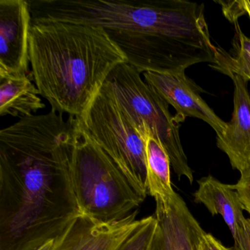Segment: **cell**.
Returning a JSON list of instances; mask_svg holds the SVG:
<instances>
[{
  "label": "cell",
  "mask_w": 250,
  "mask_h": 250,
  "mask_svg": "<svg viewBox=\"0 0 250 250\" xmlns=\"http://www.w3.org/2000/svg\"><path fill=\"white\" fill-rule=\"evenodd\" d=\"M77 118L89 137L112 158L130 181L147 193L144 135L131 124L106 82Z\"/></svg>",
  "instance_id": "cell-6"
},
{
  "label": "cell",
  "mask_w": 250,
  "mask_h": 250,
  "mask_svg": "<svg viewBox=\"0 0 250 250\" xmlns=\"http://www.w3.org/2000/svg\"><path fill=\"white\" fill-rule=\"evenodd\" d=\"M32 24L28 0H0V74L29 76Z\"/></svg>",
  "instance_id": "cell-8"
},
{
  "label": "cell",
  "mask_w": 250,
  "mask_h": 250,
  "mask_svg": "<svg viewBox=\"0 0 250 250\" xmlns=\"http://www.w3.org/2000/svg\"><path fill=\"white\" fill-rule=\"evenodd\" d=\"M233 239V250H250V219H243Z\"/></svg>",
  "instance_id": "cell-17"
},
{
  "label": "cell",
  "mask_w": 250,
  "mask_h": 250,
  "mask_svg": "<svg viewBox=\"0 0 250 250\" xmlns=\"http://www.w3.org/2000/svg\"><path fill=\"white\" fill-rule=\"evenodd\" d=\"M198 250H231L225 247L219 240L210 233L206 232L202 238Z\"/></svg>",
  "instance_id": "cell-20"
},
{
  "label": "cell",
  "mask_w": 250,
  "mask_h": 250,
  "mask_svg": "<svg viewBox=\"0 0 250 250\" xmlns=\"http://www.w3.org/2000/svg\"><path fill=\"white\" fill-rule=\"evenodd\" d=\"M39 95L28 75L0 74V116L22 119L35 115L45 107Z\"/></svg>",
  "instance_id": "cell-13"
},
{
  "label": "cell",
  "mask_w": 250,
  "mask_h": 250,
  "mask_svg": "<svg viewBox=\"0 0 250 250\" xmlns=\"http://www.w3.org/2000/svg\"><path fill=\"white\" fill-rule=\"evenodd\" d=\"M228 8V16L232 20H238V17L243 14H247L250 20V4L249 0H241V1H234L229 2Z\"/></svg>",
  "instance_id": "cell-19"
},
{
  "label": "cell",
  "mask_w": 250,
  "mask_h": 250,
  "mask_svg": "<svg viewBox=\"0 0 250 250\" xmlns=\"http://www.w3.org/2000/svg\"><path fill=\"white\" fill-rule=\"evenodd\" d=\"M232 22L235 29L233 46L236 56L232 58L223 49L217 47L216 63L213 68L226 75L237 74L250 81V38L243 33L238 20Z\"/></svg>",
  "instance_id": "cell-15"
},
{
  "label": "cell",
  "mask_w": 250,
  "mask_h": 250,
  "mask_svg": "<svg viewBox=\"0 0 250 250\" xmlns=\"http://www.w3.org/2000/svg\"><path fill=\"white\" fill-rule=\"evenodd\" d=\"M249 2H250V0H249Z\"/></svg>",
  "instance_id": "cell-22"
},
{
  "label": "cell",
  "mask_w": 250,
  "mask_h": 250,
  "mask_svg": "<svg viewBox=\"0 0 250 250\" xmlns=\"http://www.w3.org/2000/svg\"><path fill=\"white\" fill-rule=\"evenodd\" d=\"M157 221L154 216L140 219V223L115 250H151Z\"/></svg>",
  "instance_id": "cell-16"
},
{
  "label": "cell",
  "mask_w": 250,
  "mask_h": 250,
  "mask_svg": "<svg viewBox=\"0 0 250 250\" xmlns=\"http://www.w3.org/2000/svg\"><path fill=\"white\" fill-rule=\"evenodd\" d=\"M199 187L193 194L194 201L202 203L213 216L219 214L229 228L232 237L244 219V207L233 185H228L208 175L200 178Z\"/></svg>",
  "instance_id": "cell-12"
},
{
  "label": "cell",
  "mask_w": 250,
  "mask_h": 250,
  "mask_svg": "<svg viewBox=\"0 0 250 250\" xmlns=\"http://www.w3.org/2000/svg\"><path fill=\"white\" fill-rule=\"evenodd\" d=\"M31 77L52 110L79 117L126 58L102 27L60 21L32 23Z\"/></svg>",
  "instance_id": "cell-3"
},
{
  "label": "cell",
  "mask_w": 250,
  "mask_h": 250,
  "mask_svg": "<svg viewBox=\"0 0 250 250\" xmlns=\"http://www.w3.org/2000/svg\"><path fill=\"white\" fill-rule=\"evenodd\" d=\"M144 80L175 109V120L181 124L188 117L198 118L208 124L220 137L228 124L222 121L200 96L202 89L186 75L175 73H143Z\"/></svg>",
  "instance_id": "cell-7"
},
{
  "label": "cell",
  "mask_w": 250,
  "mask_h": 250,
  "mask_svg": "<svg viewBox=\"0 0 250 250\" xmlns=\"http://www.w3.org/2000/svg\"><path fill=\"white\" fill-rule=\"evenodd\" d=\"M54 241H55V239L47 241V242L45 243L43 245L41 246L35 250H51L54 244Z\"/></svg>",
  "instance_id": "cell-21"
},
{
  "label": "cell",
  "mask_w": 250,
  "mask_h": 250,
  "mask_svg": "<svg viewBox=\"0 0 250 250\" xmlns=\"http://www.w3.org/2000/svg\"><path fill=\"white\" fill-rule=\"evenodd\" d=\"M140 133L144 135L146 141L147 193L155 200H170L176 192L171 183L169 156L159 140L145 124Z\"/></svg>",
  "instance_id": "cell-14"
},
{
  "label": "cell",
  "mask_w": 250,
  "mask_h": 250,
  "mask_svg": "<svg viewBox=\"0 0 250 250\" xmlns=\"http://www.w3.org/2000/svg\"><path fill=\"white\" fill-rule=\"evenodd\" d=\"M77 119L71 181L80 211L98 223L119 222L142 204L147 193L130 181Z\"/></svg>",
  "instance_id": "cell-4"
},
{
  "label": "cell",
  "mask_w": 250,
  "mask_h": 250,
  "mask_svg": "<svg viewBox=\"0 0 250 250\" xmlns=\"http://www.w3.org/2000/svg\"><path fill=\"white\" fill-rule=\"evenodd\" d=\"M137 211L115 223H98L80 215L54 241L51 250H115L140 223Z\"/></svg>",
  "instance_id": "cell-10"
},
{
  "label": "cell",
  "mask_w": 250,
  "mask_h": 250,
  "mask_svg": "<svg viewBox=\"0 0 250 250\" xmlns=\"http://www.w3.org/2000/svg\"><path fill=\"white\" fill-rule=\"evenodd\" d=\"M155 200L157 226L151 250H198L206 232L181 196L176 193L170 200Z\"/></svg>",
  "instance_id": "cell-9"
},
{
  "label": "cell",
  "mask_w": 250,
  "mask_h": 250,
  "mask_svg": "<svg viewBox=\"0 0 250 250\" xmlns=\"http://www.w3.org/2000/svg\"><path fill=\"white\" fill-rule=\"evenodd\" d=\"M234 84L233 111L223 135L216 137L217 147L228 156L234 169L243 174L250 169V93L248 80L228 76Z\"/></svg>",
  "instance_id": "cell-11"
},
{
  "label": "cell",
  "mask_w": 250,
  "mask_h": 250,
  "mask_svg": "<svg viewBox=\"0 0 250 250\" xmlns=\"http://www.w3.org/2000/svg\"><path fill=\"white\" fill-rule=\"evenodd\" d=\"M32 23L99 26L141 73L216 63L204 5L184 0H28Z\"/></svg>",
  "instance_id": "cell-2"
},
{
  "label": "cell",
  "mask_w": 250,
  "mask_h": 250,
  "mask_svg": "<svg viewBox=\"0 0 250 250\" xmlns=\"http://www.w3.org/2000/svg\"><path fill=\"white\" fill-rule=\"evenodd\" d=\"M106 82L137 131L145 124L166 150L178 179L185 177L192 184L193 172L181 144L180 124L171 114L169 104L127 62L115 67Z\"/></svg>",
  "instance_id": "cell-5"
},
{
  "label": "cell",
  "mask_w": 250,
  "mask_h": 250,
  "mask_svg": "<svg viewBox=\"0 0 250 250\" xmlns=\"http://www.w3.org/2000/svg\"><path fill=\"white\" fill-rule=\"evenodd\" d=\"M77 117L51 111L0 131V250H35L82 215L71 181Z\"/></svg>",
  "instance_id": "cell-1"
},
{
  "label": "cell",
  "mask_w": 250,
  "mask_h": 250,
  "mask_svg": "<svg viewBox=\"0 0 250 250\" xmlns=\"http://www.w3.org/2000/svg\"><path fill=\"white\" fill-rule=\"evenodd\" d=\"M233 187L239 194L244 210L250 214V169L241 174L238 183Z\"/></svg>",
  "instance_id": "cell-18"
}]
</instances>
